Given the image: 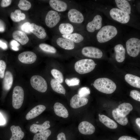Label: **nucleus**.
<instances>
[{"mask_svg": "<svg viewBox=\"0 0 140 140\" xmlns=\"http://www.w3.org/2000/svg\"><path fill=\"white\" fill-rule=\"evenodd\" d=\"M93 85L100 92L107 94H111L115 90L116 86L111 80L107 78H100L96 80Z\"/></svg>", "mask_w": 140, "mask_h": 140, "instance_id": "obj_1", "label": "nucleus"}, {"mask_svg": "<svg viewBox=\"0 0 140 140\" xmlns=\"http://www.w3.org/2000/svg\"><path fill=\"white\" fill-rule=\"evenodd\" d=\"M117 33V30L115 27L110 25L105 26L101 28L97 33V39L100 43H105L115 37Z\"/></svg>", "mask_w": 140, "mask_h": 140, "instance_id": "obj_2", "label": "nucleus"}, {"mask_svg": "<svg viewBox=\"0 0 140 140\" xmlns=\"http://www.w3.org/2000/svg\"><path fill=\"white\" fill-rule=\"evenodd\" d=\"M96 64L92 60L84 59L76 61L74 65L75 71L80 74H83L89 73L95 68Z\"/></svg>", "mask_w": 140, "mask_h": 140, "instance_id": "obj_3", "label": "nucleus"}, {"mask_svg": "<svg viewBox=\"0 0 140 140\" xmlns=\"http://www.w3.org/2000/svg\"><path fill=\"white\" fill-rule=\"evenodd\" d=\"M126 48L128 54L130 56L135 57L140 52V40L135 38L129 39L126 43Z\"/></svg>", "mask_w": 140, "mask_h": 140, "instance_id": "obj_4", "label": "nucleus"}, {"mask_svg": "<svg viewBox=\"0 0 140 140\" xmlns=\"http://www.w3.org/2000/svg\"><path fill=\"white\" fill-rule=\"evenodd\" d=\"M24 92L20 86H17L13 89L12 95V105L16 109L21 107L24 101Z\"/></svg>", "mask_w": 140, "mask_h": 140, "instance_id": "obj_5", "label": "nucleus"}, {"mask_svg": "<svg viewBox=\"0 0 140 140\" xmlns=\"http://www.w3.org/2000/svg\"><path fill=\"white\" fill-rule=\"evenodd\" d=\"M30 82L32 86L38 91L44 93L47 90V82L40 76L35 75L32 76L31 78Z\"/></svg>", "mask_w": 140, "mask_h": 140, "instance_id": "obj_6", "label": "nucleus"}, {"mask_svg": "<svg viewBox=\"0 0 140 140\" xmlns=\"http://www.w3.org/2000/svg\"><path fill=\"white\" fill-rule=\"evenodd\" d=\"M109 13L113 19L121 23L126 24L129 21V15L118 8H112L110 10Z\"/></svg>", "mask_w": 140, "mask_h": 140, "instance_id": "obj_7", "label": "nucleus"}, {"mask_svg": "<svg viewBox=\"0 0 140 140\" xmlns=\"http://www.w3.org/2000/svg\"><path fill=\"white\" fill-rule=\"evenodd\" d=\"M84 56L92 58L99 59L103 55L102 51L99 48L92 46H86L82 48L81 51Z\"/></svg>", "mask_w": 140, "mask_h": 140, "instance_id": "obj_8", "label": "nucleus"}, {"mask_svg": "<svg viewBox=\"0 0 140 140\" xmlns=\"http://www.w3.org/2000/svg\"><path fill=\"white\" fill-rule=\"evenodd\" d=\"M60 19V16L57 12L50 10L46 15L45 23L47 26L52 28L57 24Z\"/></svg>", "mask_w": 140, "mask_h": 140, "instance_id": "obj_9", "label": "nucleus"}, {"mask_svg": "<svg viewBox=\"0 0 140 140\" xmlns=\"http://www.w3.org/2000/svg\"><path fill=\"white\" fill-rule=\"evenodd\" d=\"M18 58L22 63L27 64L34 62L37 59L36 54L34 52L30 51L22 52L19 55Z\"/></svg>", "mask_w": 140, "mask_h": 140, "instance_id": "obj_10", "label": "nucleus"}, {"mask_svg": "<svg viewBox=\"0 0 140 140\" xmlns=\"http://www.w3.org/2000/svg\"><path fill=\"white\" fill-rule=\"evenodd\" d=\"M88 102V100L86 98L75 94L71 98L70 105L73 108H78L86 105Z\"/></svg>", "mask_w": 140, "mask_h": 140, "instance_id": "obj_11", "label": "nucleus"}, {"mask_svg": "<svg viewBox=\"0 0 140 140\" xmlns=\"http://www.w3.org/2000/svg\"><path fill=\"white\" fill-rule=\"evenodd\" d=\"M68 17L69 20L75 23H81L84 20L82 14L77 10L72 9H70L68 13Z\"/></svg>", "mask_w": 140, "mask_h": 140, "instance_id": "obj_12", "label": "nucleus"}, {"mask_svg": "<svg viewBox=\"0 0 140 140\" xmlns=\"http://www.w3.org/2000/svg\"><path fill=\"white\" fill-rule=\"evenodd\" d=\"M102 19L99 15H97L94 17L92 21L89 22L86 26L87 31L90 32H94L96 30L100 29L102 25Z\"/></svg>", "mask_w": 140, "mask_h": 140, "instance_id": "obj_13", "label": "nucleus"}, {"mask_svg": "<svg viewBox=\"0 0 140 140\" xmlns=\"http://www.w3.org/2000/svg\"><path fill=\"white\" fill-rule=\"evenodd\" d=\"M78 129L80 132L84 135H90L93 134L95 130V128L91 123L83 121L79 124Z\"/></svg>", "mask_w": 140, "mask_h": 140, "instance_id": "obj_14", "label": "nucleus"}, {"mask_svg": "<svg viewBox=\"0 0 140 140\" xmlns=\"http://www.w3.org/2000/svg\"><path fill=\"white\" fill-rule=\"evenodd\" d=\"M30 31L40 39H44L47 36L45 30L43 27L34 23L30 24Z\"/></svg>", "mask_w": 140, "mask_h": 140, "instance_id": "obj_15", "label": "nucleus"}, {"mask_svg": "<svg viewBox=\"0 0 140 140\" xmlns=\"http://www.w3.org/2000/svg\"><path fill=\"white\" fill-rule=\"evenodd\" d=\"M46 108L45 106L43 105H39L36 106L26 114V119L29 120L35 118L42 113Z\"/></svg>", "mask_w": 140, "mask_h": 140, "instance_id": "obj_16", "label": "nucleus"}, {"mask_svg": "<svg viewBox=\"0 0 140 140\" xmlns=\"http://www.w3.org/2000/svg\"><path fill=\"white\" fill-rule=\"evenodd\" d=\"M133 109L132 105L130 103H123L120 104L116 108L118 114L122 117H126Z\"/></svg>", "mask_w": 140, "mask_h": 140, "instance_id": "obj_17", "label": "nucleus"}, {"mask_svg": "<svg viewBox=\"0 0 140 140\" xmlns=\"http://www.w3.org/2000/svg\"><path fill=\"white\" fill-rule=\"evenodd\" d=\"M49 4L53 9L58 12L64 11L66 10L67 8L66 3L60 0H50Z\"/></svg>", "mask_w": 140, "mask_h": 140, "instance_id": "obj_18", "label": "nucleus"}, {"mask_svg": "<svg viewBox=\"0 0 140 140\" xmlns=\"http://www.w3.org/2000/svg\"><path fill=\"white\" fill-rule=\"evenodd\" d=\"M56 42L59 46L65 50H71L74 48V43L65 38H59L57 39Z\"/></svg>", "mask_w": 140, "mask_h": 140, "instance_id": "obj_19", "label": "nucleus"}, {"mask_svg": "<svg viewBox=\"0 0 140 140\" xmlns=\"http://www.w3.org/2000/svg\"><path fill=\"white\" fill-rule=\"evenodd\" d=\"M53 108L55 113L57 116L64 118H66L68 117V111L61 103H55L54 105Z\"/></svg>", "mask_w": 140, "mask_h": 140, "instance_id": "obj_20", "label": "nucleus"}, {"mask_svg": "<svg viewBox=\"0 0 140 140\" xmlns=\"http://www.w3.org/2000/svg\"><path fill=\"white\" fill-rule=\"evenodd\" d=\"M12 135L10 140H21L23 138L24 134L19 126L13 125L10 127Z\"/></svg>", "mask_w": 140, "mask_h": 140, "instance_id": "obj_21", "label": "nucleus"}, {"mask_svg": "<svg viewBox=\"0 0 140 140\" xmlns=\"http://www.w3.org/2000/svg\"><path fill=\"white\" fill-rule=\"evenodd\" d=\"M12 36L14 39L23 45L27 44L29 41V38L27 35L25 33L21 31H14L12 33Z\"/></svg>", "mask_w": 140, "mask_h": 140, "instance_id": "obj_22", "label": "nucleus"}, {"mask_svg": "<svg viewBox=\"0 0 140 140\" xmlns=\"http://www.w3.org/2000/svg\"><path fill=\"white\" fill-rule=\"evenodd\" d=\"M50 123L49 121H47L41 124H33L30 127V131L34 134L44 131L50 127Z\"/></svg>", "mask_w": 140, "mask_h": 140, "instance_id": "obj_23", "label": "nucleus"}, {"mask_svg": "<svg viewBox=\"0 0 140 140\" xmlns=\"http://www.w3.org/2000/svg\"><path fill=\"white\" fill-rule=\"evenodd\" d=\"M116 53L115 59L117 62H121L125 59V49L123 46L121 44L116 45L114 47Z\"/></svg>", "mask_w": 140, "mask_h": 140, "instance_id": "obj_24", "label": "nucleus"}, {"mask_svg": "<svg viewBox=\"0 0 140 140\" xmlns=\"http://www.w3.org/2000/svg\"><path fill=\"white\" fill-rule=\"evenodd\" d=\"M126 81L131 86L138 88H140V78L137 76L129 74L125 76Z\"/></svg>", "mask_w": 140, "mask_h": 140, "instance_id": "obj_25", "label": "nucleus"}, {"mask_svg": "<svg viewBox=\"0 0 140 140\" xmlns=\"http://www.w3.org/2000/svg\"><path fill=\"white\" fill-rule=\"evenodd\" d=\"M100 121L108 128L112 129H116L117 124L113 120L104 115H101L99 117Z\"/></svg>", "mask_w": 140, "mask_h": 140, "instance_id": "obj_26", "label": "nucleus"}, {"mask_svg": "<svg viewBox=\"0 0 140 140\" xmlns=\"http://www.w3.org/2000/svg\"><path fill=\"white\" fill-rule=\"evenodd\" d=\"M115 2L117 7L120 9L128 14L131 13V9L128 2L125 0H115Z\"/></svg>", "mask_w": 140, "mask_h": 140, "instance_id": "obj_27", "label": "nucleus"}, {"mask_svg": "<svg viewBox=\"0 0 140 140\" xmlns=\"http://www.w3.org/2000/svg\"><path fill=\"white\" fill-rule=\"evenodd\" d=\"M3 81V87L6 90H9L11 88L13 83V77L11 73L6 71L4 75Z\"/></svg>", "mask_w": 140, "mask_h": 140, "instance_id": "obj_28", "label": "nucleus"}, {"mask_svg": "<svg viewBox=\"0 0 140 140\" xmlns=\"http://www.w3.org/2000/svg\"><path fill=\"white\" fill-rule=\"evenodd\" d=\"M51 85L53 90L55 92L65 94L66 90L63 86L54 79H52L51 81Z\"/></svg>", "mask_w": 140, "mask_h": 140, "instance_id": "obj_29", "label": "nucleus"}, {"mask_svg": "<svg viewBox=\"0 0 140 140\" xmlns=\"http://www.w3.org/2000/svg\"><path fill=\"white\" fill-rule=\"evenodd\" d=\"M59 30L60 32L63 35L68 34L72 33L74 28L70 24L62 23L59 25Z\"/></svg>", "mask_w": 140, "mask_h": 140, "instance_id": "obj_30", "label": "nucleus"}, {"mask_svg": "<svg viewBox=\"0 0 140 140\" xmlns=\"http://www.w3.org/2000/svg\"><path fill=\"white\" fill-rule=\"evenodd\" d=\"M62 36L63 38L68 39L75 43L80 42L82 41L84 39V38L82 35L77 33L62 35Z\"/></svg>", "mask_w": 140, "mask_h": 140, "instance_id": "obj_31", "label": "nucleus"}, {"mask_svg": "<svg viewBox=\"0 0 140 140\" xmlns=\"http://www.w3.org/2000/svg\"><path fill=\"white\" fill-rule=\"evenodd\" d=\"M112 115L114 119L119 124L122 125H125L128 122L126 117H123L119 115L117 113L116 109L112 111Z\"/></svg>", "mask_w": 140, "mask_h": 140, "instance_id": "obj_32", "label": "nucleus"}, {"mask_svg": "<svg viewBox=\"0 0 140 140\" xmlns=\"http://www.w3.org/2000/svg\"><path fill=\"white\" fill-rule=\"evenodd\" d=\"M51 134V131L49 129L36 133L34 136L33 140H47Z\"/></svg>", "mask_w": 140, "mask_h": 140, "instance_id": "obj_33", "label": "nucleus"}, {"mask_svg": "<svg viewBox=\"0 0 140 140\" xmlns=\"http://www.w3.org/2000/svg\"><path fill=\"white\" fill-rule=\"evenodd\" d=\"M52 75L55 79L60 83H62L64 81V76L59 70L55 69H52L51 71Z\"/></svg>", "mask_w": 140, "mask_h": 140, "instance_id": "obj_34", "label": "nucleus"}, {"mask_svg": "<svg viewBox=\"0 0 140 140\" xmlns=\"http://www.w3.org/2000/svg\"><path fill=\"white\" fill-rule=\"evenodd\" d=\"M18 5L20 9L24 11L28 10L31 6L30 2L25 0H20Z\"/></svg>", "mask_w": 140, "mask_h": 140, "instance_id": "obj_35", "label": "nucleus"}, {"mask_svg": "<svg viewBox=\"0 0 140 140\" xmlns=\"http://www.w3.org/2000/svg\"><path fill=\"white\" fill-rule=\"evenodd\" d=\"M40 48L43 51L51 53L56 52V49L53 47L45 43H41L39 45Z\"/></svg>", "mask_w": 140, "mask_h": 140, "instance_id": "obj_36", "label": "nucleus"}, {"mask_svg": "<svg viewBox=\"0 0 140 140\" xmlns=\"http://www.w3.org/2000/svg\"><path fill=\"white\" fill-rule=\"evenodd\" d=\"M21 13V11L19 9H16L14 12H11L10 17L11 19L14 22H18L20 21L21 20L20 15Z\"/></svg>", "mask_w": 140, "mask_h": 140, "instance_id": "obj_37", "label": "nucleus"}, {"mask_svg": "<svg viewBox=\"0 0 140 140\" xmlns=\"http://www.w3.org/2000/svg\"><path fill=\"white\" fill-rule=\"evenodd\" d=\"M65 82L69 86H71L79 85L80 80L77 78H74L70 79L66 78Z\"/></svg>", "mask_w": 140, "mask_h": 140, "instance_id": "obj_38", "label": "nucleus"}, {"mask_svg": "<svg viewBox=\"0 0 140 140\" xmlns=\"http://www.w3.org/2000/svg\"><path fill=\"white\" fill-rule=\"evenodd\" d=\"M78 95L80 96L85 97L90 93V90L87 87H83L79 89L78 91Z\"/></svg>", "mask_w": 140, "mask_h": 140, "instance_id": "obj_39", "label": "nucleus"}, {"mask_svg": "<svg viewBox=\"0 0 140 140\" xmlns=\"http://www.w3.org/2000/svg\"><path fill=\"white\" fill-rule=\"evenodd\" d=\"M5 62L2 60H0V77L3 78L4 75V72L6 68Z\"/></svg>", "mask_w": 140, "mask_h": 140, "instance_id": "obj_40", "label": "nucleus"}, {"mask_svg": "<svg viewBox=\"0 0 140 140\" xmlns=\"http://www.w3.org/2000/svg\"><path fill=\"white\" fill-rule=\"evenodd\" d=\"M130 95L134 99L139 101H140L139 92L136 90H132L130 92Z\"/></svg>", "mask_w": 140, "mask_h": 140, "instance_id": "obj_41", "label": "nucleus"}, {"mask_svg": "<svg viewBox=\"0 0 140 140\" xmlns=\"http://www.w3.org/2000/svg\"><path fill=\"white\" fill-rule=\"evenodd\" d=\"M30 23L28 22L24 23L21 26L22 30L27 33H30Z\"/></svg>", "mask_w": 140, "mask_h": 140, "instance_id": "obj_42", "label": "nucleus"}, {"mask_svg": "<svg viewBox=\"0 0 140 140\" xmlns=\"http://www.w3.org/2000/svg\"><path fill=\"white\" fill-rule=\"evenodd\" d=\"M10 44L12 49L15 51L19 50V49L18 47L20 45L15 40H12L10 43Z\"/></svg>", "mask_w": 140, "mask_h": 140, "instance_id": "obj_43", "label": "nucleus"}, {"mask_svg": "<svg viewBox=\"0 0 140 140\" xmlns=\"http://www.w3.org/2000/svg\"><path fill=\"white\" fill-rule=\"evenodd\" d=\"M11 0H2L1 3V6L2 7H7L11 4Z\"/></svg>", "mask_w": 140, "mask_h": 140, "instance_id": "obj_44", "label": "nucleus"}, {"mask_svg": "<svg viewBox=\"0 0 140 140\" xmlns=\"http://www.w3.org/2000/svg\"><path fill=\"white\" fill-rule=\"evenodd\" d=\"M118 140H138L137 139L129 136H124L120 137Z\"/></svg>", "mask_w": 140, "mask_h": 140, "instance_id": "obj_45", "label": "nucleus"}, {"mask_svg": "<svg viewBox=\"0 0 140 140\" xmlns=\"http://www.w3.org/2000/svg\"><path fill=\"white\" fill-rule=\"evenodd\" d=\"M57 140H66L65 134L62 132L59 133L57 136Z\"/></svg>", "mask_w": 140, "mask_h": 140, "instance_id": "obj_46", "label": "nucleus"}, {"mask_svg": "<svg viewBox=\"0 0 140 140\" xmlns=\"http://www.w3.org/2000/svg\"><path fill=\"white\" fill-rule=\"evenodd\" d=\"M5 30V25L3 22L0 20V32H4Z\"/></svg>", "mask_w": 140, "mask_h": 140, "instance_id": "obj_47", "label": "nucleus"}, {"mask_svg": "<svg viewBox=\"0 0 140 140\" xmlns=\"http://www.w3.org/2000/svg\"><path fill=\"white\" fill-rule=\"evenodd\" d=\"M6 122L5 119L1 113H0V125H4Z\"/></svg>", "mask_w": 140, "mask_h": 140, "instance_id": "obj_48", "label": "nucleus"}, {"mask_svg": "<svg viewBox=\"0 0 140 140\" xmlns=\"http://www.w3.org/2000/svg\"><path fill=\"white\" fill-rule=\"evenodd\" d=\"M0 47L2 49L5 50L7 49L8 46L6 44L3 42L1 40H0Z\"/></svg>", "mask_w": 140, "mask_h": 140, "instance_id": "obj_49", "label": "nucleus"}, {"mask_svg": "<svg viewBox=\"0 0 140 140\" xmlns=\"http://www.w3.org/2000/svg\"><path fill=\"white\" fill-rule=\"evenodd\" d=\"M20 17L21 20H24L25 18V15L24 13H21L20 14Z\"/></svg>", "mask_w": 140, "mask_h": 140, "instance_id": "obj_50", "label": "nucleus"}, {"mask_svg": "<svg viewBox=\"0 0 140 140\" xmlns=\"http://www.w3.org/2000/svg\"><path fill=\"white\" fill-rule=\"evenodd\" d=\"M136 122L137 125L140 128V118H137L136 120Z\"/></svg>", "mask_w": 140, "mask_h": 140, "instance_id": "obj_51", "label": "nucleus"}, {"mask_svg": "<svg viewBox=\"0 0 140 140\" xmlns=\"http://www.w3.org/2000/svg\"><path fill=\"white\" fill-rule=\"evenodd\" d=\"M99 117H100L101 116V115L100 114H99Z\"/></svg>", "mask_w": 140, "mask_h": 140, "instance_id": "obj_52", "label": "nucleus"}]
</instances>
